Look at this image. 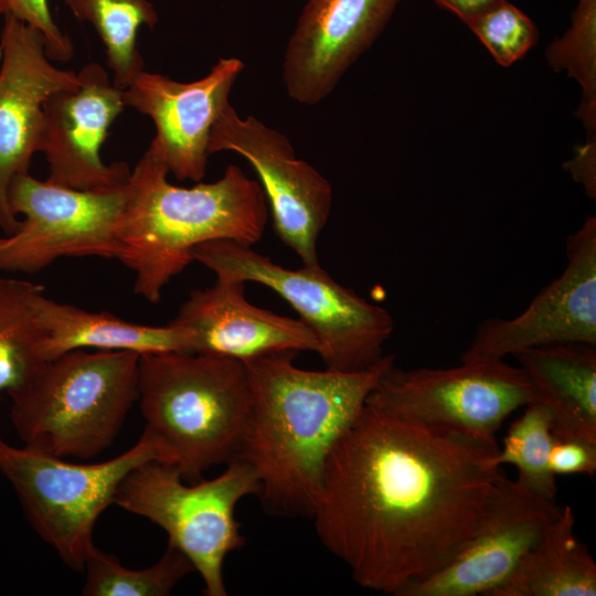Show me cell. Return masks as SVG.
Returning <instances> with one entry per match:
<instances>
[{"instance_id": "cell-1", "label": "cell", "mask_w": 596, "mask_h": 596, "mask_svg": "<svg viewBox=\"0 0 596 596\" xmlns=\"http://www.w3.org/2000/svg\"><path fill=\"white\" fill-rule=\"evenodd\" d=\"M498 448L366 403L326 460L316 533L360 586L400 596L499 512L512 480Z\"/></svg>"}, {"instance_id": "cell-2", "label": "cell", "mask_w": 596, "mask_h": 596, "mask_svg": "<svg viewBox=\"0 0 596 596\" xmlns=\"http://www.w3.org/2000/svg\"><path fill=\"white\" fill-rule=\"evenodd\" d=\"M296 355L276 352L243 362L251 409L237 458L255 471L266 512L311 517L331 449L395 360L384 354L360 371H312L296 366Z\"/></svg>"}, {"instance_id": "cell-3", "label": "cell", "mask_w": 596, "mask_h": 596, "mask_svg": "<svg viewBox=\"0 0 596 596\" xmlns=\"http://www.w3.org/2000/svg\"><path fill=\"white\" fill-rule=\"evenodd\" d=\"M168 174L152 139L130 171L120 230L117 259L134 273V291L151 304L193 262L196 246L216 240L252 246L268 222L262 185L236 164L220 179L190 188L170 183Z\"/></svg>"}, {"instance_id": "cell-4", "label": "cell", "mask_w": 596, "mask_h": 596, "mask_svg": "<svg viewBox=\"0 0 596 596\" xmlns=\"http://www.w3.org/2000/svg\"><path fill=\"white\" fill-rule=\"evenodd\" d=\"M138 400L169 465L187 482L240 455L251 409L242 361L205 353L140 355Z\"/></svg>"}, {"instance_id": "cell-5", "label": "cell", "mask_w": 596, "mask_h": 596, "mask_svg": "<svg viewBox=\"0 0 596 596\" xmlns=\"http://www.w3.org/2000/svg\"><path fill=\"white\" fill-rule=\"evenodd\" d=\"M139 359L130 351L82 349L45 361L7 392L23 445L61 458L100 454L138 400Z\"/></svg>"}, {"instance_id": "cell-6", "label": "cell", "mask_w": 596, "mask_h": 596, "mask_svg": "<svg viewBox=\"0 0 596 596\" xmlns=\"http://www.w3.org/2000/svg\"><path fill=\"white\" fill-rule=\"evenodd\" d=\"M192 257L216 278L257 283L278 294L316 336L326 369L360 371L384 355L394 330L391 313L339 284L320 264L286 268L230 240L201 244Z\"/></svg>"}, {"instance_id": "cell-7", "label": "cell", "mask_w": 596, "mask_h": 596, "mask_svg": "<svg viewBox=\"0 0 596 596\" xmlns=\"http://www.w3.org/2000/svg\"><path fill=\"white\" fill-rule=\"evenodd\" d=\"M151 460L168 464L160 441L147 429L131 448L95 464L70 462L0 437V472L14 489L35 532L75 571L84 570L95 546L97 519L114 503L121 481Z\"/></svg>"}, {"instance_id": "cell-8", "label": "cell", "mask_w": 596, "mask_h": 596, "mask_svg": "<svg viewBox=\"0 0 596 596\" xmlns=\"http://www.w3.org/2000/svg\"><path fill=\"white\" fill-rule=\"evenodd\" d=\"M258 493L255 471L240 458L217 477L190 485L175 466L151 460L125 477L114 503L163 529L168 544L181 551L201 575L205 595L226 596L224 560L245 543L235 507L244 497Z\"/></svg>"}, {"instance_id": "cell-9", "label": "cell", "mask_w": 596, "mask_h": 596, "mask_svg": "<svg viewBox=\"0 0 596 596\" xmlns=\"http://www.w3.org/2000/svg\"><path fill=\"white\" fill-rule=\"evenodd\" d=\"M8 203L24 219L0 236V272L35 274L62 257L118 256L127 183L81 190L25 173L12 180Z\"/></svg>"}, {"instance_id": "cell-10", "label": "cell", "mask_w": 596, "mask_h": 596, "mask_svg": "<svg viewBox=\"0 0 596 596\" xmlns=\"http://www.w3.org/2000/svg\"><path fill=\"white\" fill-rule=\"evenodd\" d=\"M535 402L521 366L502 359L453 368L398 369L392 365L366 403L426 426L498 446L497 432L515 409Z\"/></svg>"}, {"instance_id": "cell-11", "label": "cell", "mask_w": 596, "mask_h": 596, "mask_svg": "<svg viewBox=\"0 0 596 596\" xmlns=\"http://www.w3.org/2000/svg\"><path fill=\"white\" fill-rule=\"evenodd\" d=\"M207 151L245 158L259 178L279 240L302 265L320 264L318 238L330 216L333 190L327 178L296 156L287 136L255 116L241 117L230 103L212 127Z\"/></svg>"}, {"instance_id": "cell-12", "label": "cell", "mask_w": 596, "mask_h": 596, "mask_svg": "<svg viewBox=\"0 0 596 596\" xmlns=\"http://www.w3.org/2000/svg\"><path fill=\"white\" fill-rule=\"evenodd\" d=\"M596 345V217L566 240V266L518 316L481 322L460 361L497 360L551 344Z\"/></svg>"}, {"instance_id": "cell-13", "label": "cell", "mask_w": 596, "mask_h": 596, "mask_svg": "<svg viewBox=\"0 0 596 596\" xmlns=\"http://www.w3.org/2000/svg\"><path fill=\"white\" fill-rule=\"evenodd\" d=\"M0 62V228L9 235L20 220L9 207L8 190L41 151L44 103L79 79L76 72L54 66L42 33L12 15L4 17Z\"/></svg>"}, {"instance_id": "cell-14", "label": "cell", "mask_w": 596, "mask_h": 596, "mask_svg": "<svg viewBox=\"0 0 596 596\" xmlns=\"http://www.w3.org/2000/svg\"><path fill=\"white\" fill-rule=\"evenodd\" d=\"M403 0H306L288 38L283 83L298 104L326 99Z\"/></svg>"}, {"instance_id": "cell-15", "label": "cell", "mask_w": 596, "mask_h": 596, "mask_svg": "<svg viewBox=\"0 0 596 596\" xmlns=\"http://www.w3.org/2000/svg\"><path fill=\"white\" fill-rule=\"evenodd\" d=\"M77 75L76 87L60 91L44 103L41 152L49 164L46 180L81 190L123 185L130 175L128 164H106L100 149L125 107L124 91L98 63L86 64Z\"/></svg>"}, {"instance_id": "cell-16", "label": "cell", "mask_w": 596, "mask_h": 596, "mask_svg": "<svg viewBox=\"0 0 596 596\" xmlns=\"http://www.w3.org/2000/svg\"><path fill=\"white\" fill-rule=\"evenodd\" d=\"M244 68L238 57H222L205 76L188 83L143 70L124 89L125 106L153 121V140L178 180H203L212 127Z\"/></svg>"}, {"instance_id": "cell-17", "label": "cell", "mask_w": 596, "mask_h": 596, "mask_svg": "<svg viewBox=\"0 0 596 596\" xmlns=\"http://www.w3.org/2000/svg\"><path fill=\"white\" fill-rule=\"evenodd\" d=\"M514 480L499 512L447 564L406 587L400 596H491L515 571L562 512Z\"/></svg>"}, {"instance_id": "cell-18", "label": "cell", "mask_w": 596, "mask_h": 596, "mask_svg": "<svg viewBox=\"0 0 596 596\" xmlns=\"http://www.w3.org/2000/svg\"><path fill=\"white\" fill-rule=\"evenodd\" d=\"M244 285L216 278L189 294L172 321L191 331L192 353L242 362L276 352L318 353L316 336L300 319L252 305Z\"/></svg>"}, {"instance_id": "cell-19", "label": "cell", "mask_w": 596, "mask_h": 596, "mask_svg": "<svg viewBox=\"0 0 596 596\" xmlns=\"http://www.w3.org/2000/svg\"><path fill=\"white\" fill-rule=\"evenodd\" d=\"M40 328L39 354L53 360L74 350L130 351L140 355L193 350L191 331L173 321L149 326L126 321L113 313L92 312L47 298L36 300Z\"/></svg>"}, {"instance_id": "cell-20", "label": "cell", "mask_w": 596, "mask_h": 596, "mask_svg": "<svg viewBox=\"0 0 596 596\" xmlns=\"http://www.w3.org/2000/svg\"><path fill=\"white\" fill-rule=\"evenodd\" d=\"M513 356L550 412L554 436L596 443V345L551 344Z\"/></svg>"}, {"instance_id": "cell-21", "label": "cell", "mask_w": 596, "mask_h": 596, "mask_svg": "<svg viewBox=\"0 0 596 596\" xmlns=\"http://www.w3.org/2000/svg\"><path fill=\"white\" fill-rule=\"evenodd\" d=\"M596 563L575 533L570 505L546 528L512 575L491 596H595Z\"/></svg>"}, {"instance_id": "cell-22", "label": "cell", "mask_w": 596, "mask_h": 596, "mask_svg": "<svg viewBox=\"0 0 596 596\" xmlns=\"http://www.w3.org/2000/svg\"><path fill=\"white\" fill-rule=\"evenodd\" d=\"M72 14L89 22L104 43L113 83L125 89L143 71L137 45L142 25L152 29L158 13L150 0H63Z\"/></svg>"}, {"instance_id": "cell-23", "label": "cell", "mask_w": 596, "mask_h": 596, "mask_svg": "<svg viewBox=\"0 0 596 596\" xmlns=\"http://www.w3.org/2000/svg\"><path fill=\"white\" fill-rule=\"evenodd\" d=\"M42 291L41 285L0 277V392L21 385L45 362L38 350Z\"/></svg>"}, {"instance_id": "cell-24", "label": "cell", "mask_w": 596, "mask_h": 596, "mask_svg": "<svg viewBox=\"0 0 596 596\" xmlns=\"http://www.w3.org/2000/svg\"><path fill=\"white\" fill-rule=\"evenodd\" d=\"M83 571L84 596H167L183 577L195 572L190 560L170 544L158 562L142 570L127 568L115 555L94 546Z\"/></svg>"}, {"instance_id": "cell-25", "label": "cell", "mask_w": 596, "mask_h": 596, "mask_svg": "<svg viewBox=\"0 0 596 596\" xmlns=\"http://www.w3.org/2000/svg\"><path fill=\"white\" fill-rule=\"evenodd\" d=\"M523 414L507 432L503 446L493 457L497 467L513 465L514 480L524 489L547 500H555L556 477L550 468V453L554 443L552 417L540 403L524 406Z\"/></svg>"}, {"instance_id": "cell-26", "label": "cell", "mask_w": 596, "mask_h": 596, "mask_svg": "<svg viewBox=\"0 0 596 596\" xmlns=\"http://www.w3.org/2000/svg\"><path fill=\"white\" fill-rule=\"evenodd\" d=\"M546 58L555 71L567 70L583 88L576 116L583 121L587 141H595L596 131V0H577L572 23L563 36L546 50Z\"/></svg>"}, {"instance_id": "cell-27", "label": "cell", "mask_w": 596, "mask_h": 596, "mask_svg": "<svg viewBox=\"0 0 596 596\" xmlns=\"http://www.w3.org/2000/svg\"><path fill=\"white\" fill-rule=\"evenodd\" d=\"M467 26L502 66L520 60L539 38L533 21L508 0L471 20Z\"/></svg>"}, {"instance_id": "cell-28", "label": "cell", "mask_w": 596, "mask_h": 596, "mask_svg": "<svg viewBox=\"0 0 596 596\" xmlns=\"http://www.w3.org/2000/svg\"><path fill=\"white\" fill-rule=\"evenodd\" d=\"M0 15L15 17L39 30L51 61L67 62L73 57V43L52 18L47 0H0Z\"/></svg>"}, {"instance_id": "cell-29", "label": "cell", "mask_w": 596, "mask_h": 596, "mask_svg": "<svg viewBox=\"0 0 596 596\" xmlns=\"http://www.w3.org/2000/svg\"><path fill=\"white\" fill-rule=\"evenodd\" d=\"M550 468L556 475L596 472V443L575 438H554L550 453Z\"/></svg>"}, {"instance_id": "cell-30", "label": "cell", "mask_w": 596, "mask_h": 596, "mask_svg": "<svg viewBox=\"0 0 596 596\" xmlns=\"http://www.w3.org/2000/svg\"><path fill=\"white\" fill-rule=\"evenodd\" d=\"M572 177L579 182L587 195H596V142L587 141L578 148L576 156L564 164Z\"/></svg>"}, {"instance_id": "cell-31", "label": "cell", "mask_w": 596, "mask_h": 596, "mask_svg": "<svg viewBox=\"0 0 596 596\" xmlns=\"http://www.w3.org/2000/svg\"><path fill=\"white\" fill-rule=\"evenodd\" d=\"M437 6L453 12L465 24L492 9L503 0H433Z\"/></svg>"}]
</instances>
